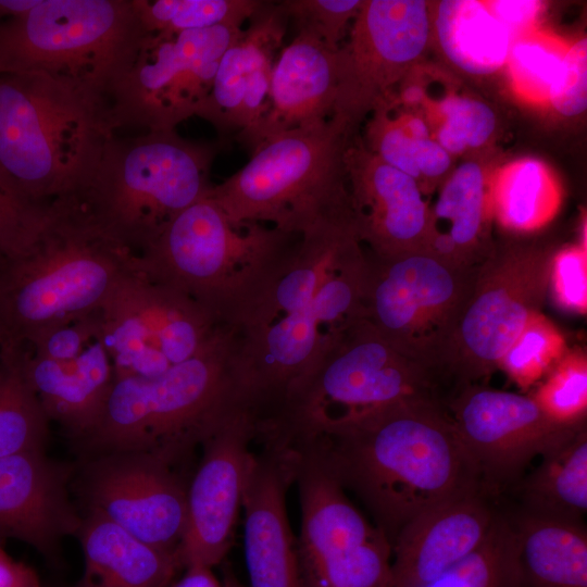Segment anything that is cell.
Masks as SVG:
<instances>
[{
    "instance_id": "1",
    "label": "cell",
    "mask_w": 587,
    "mask_h": 587,
    "mask_svg": "<svg viewBox=\"0 0 587 587\" xmlns=\"http://www.w3.org/2000/svg\"><path fill=\"white\" fill-rule=\"evenodd\" d=\"M369 252L350 220L319 223L272 255L230 302L249 402L273 411L354 322L364 317Z\"/></svg>"
},
{
    "instance_id": "2",
    "label": "cell",
    "mask_w": 587,
    "mask_h": 587,
    "mask_svg": "<svg viewBox=\"0 0 587 587\" xmlns=\"http://www.w3.org/2000/svg\"><path fill=\"white\" fill-rule=\"evenodd\" d=\"M313 452L354 492L391 542L415 516L484 490L444 402L407 401L334 435L292 446Z\"/></svg>"
},
{
    "instance_id": "3",
    "label": "cell",
    "mask_w": 587,
    "mask_h": 587,
    "mask_svg": "<svg viewBox=\"0 0 587 587\" xmlns=\"http://www.w3.org/2000/svg\"><path fill=\"white\" fill-rule=\"evenodd\" d=\"M136 260L96 225L75 193L46 203L26 242L0 255V357L101 308Z\"/></svg>"
},
{
    "instance_id": "4",
    "label": "cell",
    "mask_w": 587,
    "mask_h": 587,
    "mask_svg": "<svg viewBox=\"0 0 587 587\" xmlns=\"http://www.w3.org/2000/svg\"><path fill=\"white\" fill-rule=\"evenodd\" d=\"M114 135L105 95L40 72L0 75V168L32 203L75 193Z\"/></svg>"
},
{
    "instance_id": "5",
    "label": "cell",
    "mask_w": 587,
    "mask_h": 587,
    "mask_svg": "<svg viewBox=\"0 0 587 587\" xmlns=\"http://www.w3.org/2000/svg\"><path fill=\"white\" fill-rule=\"evenodd\" d=\"M451 395L439 372L401 352L363 317L288 390L264 424L272 438L296 446L407 401L447 405Z\"/></svg>"
},
{
    "instance_id": "6",
    "label": "cell",
    "mask_w": 587,
    "mask_h": 587,
    "mask_svg": "<svg viewBox=\"0 0 587 587\" xmlns=\"http://www.w3.org/2000/svg\"><path fill=\"white\" fill-rule=\"evenodd\" d=\"M249 404L237 340L154 378L114 379L93 428L74 447L83 458L140 450L185 466L214 426Z\"/></svg>"
},
{
    "instance_id": "7",
    "label": "cell",
    "mask_w": 587,
    "mask_h": 587,
    "mask_svg": "<svg viewBox=\"0 0 587 587\" xmlns=\"http://www.w3.org/2000/svg\"><path fill=\"white\" fill-rule=\"evenodd\" d=\"M216 152L215 145L185 139L176 129L114 135L75 195L105 235L139 255L212 187Z\"/></svg>"
},
{
    "instance_id": "8",
    "label": "cell",
    "mask_w": 587,
    "mask_h": 587,
    "mask_svg": "<svg viewBox=\"0 0 587 587\" xmlns=\"http://www.w3.org/2000/svg\"><path fill=\"white\" fill-rule=\"evenodd\" d=\"M352 138L330 120L286 132L263 142L209 193L233 222L268 224L288 234L326 221H352L345 167Z\"/></svg>"
},
{
    "instance_id": "9",
    "label": "cell",
    "mask_w": 587,
    "mask_h": 587,
    "mask_svg": "<svg viewBox=\"0 0 587 587\" xmlns=\"http://www.w3.org/2000/svg\"><path fill=\"white\" fill-rule=\"evenodd\" d=\"M143 36L132 0H38L0 22V75L40 72L107 96Z\"/></svg>"
},
{
    "instance_id": "10",
    "label": "cell",
    "mask_w": 587,
    "mask_h": 587,
    "mask_svg": "<svg viewBox=\"0 0 587 587\" xmlns=\"http://www.w3.org/2000/svg\"><path fill=\"white\" fill-rule=\"evenodd\" d=\"M114 376L154 378L236 340L213 311L139 263L101 307Z\"/></svg>"
},
{
    "instance_id": "11",
    "label": "cell",
    "mask_w": 587,
    "mask_h": 587,
    "mask_svg": "<svg viewBox=\"0 0 587 587\" xmlns=\"http://www.w3.org/2000/svg\"><path fill=\"white\" fill-rule=\"evenodd\" d=\"M292 235L266 224L233 222L208 191L137 257L146 271L223 319L260 266Z\"/></svg>"
},
{
    "instance_id": "12",
    "label": "cell",
    "mask_w": 587,
    "mask_h": 587,
    "mask_svg": "<svg viewBox=\"0 0 587 587\" xmlns=\"http://www.w3.org/2000/svg\"><path fill=\"white\" fill-rule=\"evenodd\" d=\"M516 238L495 241L477 266L474 284L444 364L458 391L489 376L527 321L549 295L550 265L558 247Z\"/></svg>"
},
{
    "instance_id": "13",
    "label": "cell",
    "mask_w": 587,
    "mask_h": 587,
    "mask_svg": "<svg viewBox=\"0 0 587 587\" xmlns=\"http://www.w3.org/2000/svg\"><path fill=\"white\" fill-rule=\"evenodd\" d=\"M369 260L364 319L448 383L445 360L477 267H458L426 250L389 258L369 253Z\"/></svg>"
},
{
    "instance_id": "14",
    "label": "cell",
    "mask_w": 587,
    "mask_h": 587,
    "mask_svg": "<svg viewBox=\"0 0 587 587\" xmlns=\"http://www.w3.org/2000/svg\"><path fill=\"white\" fill-rule=\"evenodd\" d=\"M301 509L302 587H391L392 546L311 451L288 448Z\"/></svg>"
},
{
    "instance_id": "15",
    "label": "cell",
    "mask_w": 587,
    "mask_h": 587,
    "mask_svg": "<svg viewBox=\"0 0 587 587\" xmlns=\"http://www.w3.org/2000/svg\"><path fill=\"white\" fill-rule=\"evenodd\" d=\"M243 25L224 24L175 35H145L107 98L115 130H168L196 116L222 55Z\"/></svg>"
},
{
    "instance_id": "16",
    "label": "cell",
    "mask_w": 587,
    "mask_h": 587,
    "mask_svg": "<svg viewBox=\"0 0 587 587\" xmlns=\"http://www.w3.org/2000/svg\"><path fill=\"white\" fill-rule=\"evenodd\" d=\"M346 37L336 51L330 121L354 137L432 47L429 1L363 0Z\"/></svg>"
},
{
    "instance_id": "17",
    "label": "cell",
    "mask_w": 587,
    "mask_h": 587,
    "mask_svg": "<svg viewBox=\"0 0 587 587\" xmlns=\"http://www.w3.org/2000/svg\"><path fill=\"white\" fill-rule=\"evenodd\" d=\"M183 466L149 451L83 458L75 482L85 511L107 519L158 549L177 552L187 521Z\"/></svg>"
},
{
    "instance_id": "18",
    "label": "cell",
    "mask_w": 587,
    "mask_h": 587,
    "mask_svg": "<svg viewBox=\"0 0 587 587\" xmlns=\"http://www.w3.org/2000/svg\"><path fill=\"white\" fill-rule=\"evenodd\" d=\"M10 358L73 442L93 428L115 378L100 309L45 330Z\"/></svg>"
},
{
    "instance_id": "19",
    "label": "cell",
    "mask_w": 587,
    "mask_h": 587,
    "mask_svg": "<svg viewBox=\"0 0 587 587\" xmlns=\"http://www.w3.org/2000/svg\"><path fill=\"white\" fill-rule=\"evenodd\" d=\"M258 415L242 404L205 436L187 486V521L176 555L180 569L220 564L229 550L255 453Z\"/></svg>"
},
{
    "instance_id": "20",
    "label": "cell",
    "mask_w": 587,
    "mask_h": 587,
    "mask_svg": "<svg viewBox=\"0 0 587 587\" xmlns=\"http://www.w3.org/2000/svg\"><path fill=\"white\" fill-rule=\"evenodd\" d=\"M447 409L488 495L515 485L534 458L586 426L551 421L529 395L478 384L459 389Z\"/></svg>"
},
{
    "instance_id": "21",
    "label": "cell",
    "mask_w": 587,
    "mask_h": 587,
    "mask_svg": "<svg viewBox=\"0 0 587 587\" xmlns=\"http://www.w3.org/2000/svg\"><path fill=\"white\" fill-rule=\"evenodd\" d=\"M345 167L353 226L369 253L424 250L428 204L417 182L369 151L359 135L346 149Z\"/></svg>"
},
{
    "instance_id": "22",
    "label": "cell",
    "mask_w": 587,
    "mask_h": 587,
    "mask_svg": "<svg viewBox=\"0 0 587 587\" xmlns=\"http://www.w3.org/2000/svg\"><path fill=\"white\" fill-rule=\"evenodd\" d=\"M221 58L211 90L197 112L221 143L250 132L264 113L275 61L289 25L280 1H261Z\"/></svg>"
},
{
    "instance_id": "23",
    "label": "cell",
    "mask_w": 587,
    "mask_h": 587,
    "mask_svg": "<svg viewBox=\"0 0 587 587\" xmlns=\"http://www.w3.org/2000/svg\"><path fill=\"white\" fill-rule=\"evenodd\" d=\"M74 471L45 450L0 458V539L21 540L57 561L61 540L77 536L83 522L70 497Z\"/></svg>"
},
{
    "instance_id": "24",
    "label": "cell",
    "mask_w": 587,
    "mask_h": 587,
    "mask_svg": "<svg viewBox=\"0 0 587 587\" xmlns=\"http://www.w3.org/2000/svg\"><path fill=\"white\" fill-rule=\"evenodd\" d=\"M489 496H458L409 522L392 542L391 587H424L475 551L498 514Z\"/></svg>"
},
{
    "instance_id": "25",
    "label": "cell",
    "mask_w": 587,
    "mask_h": 587,
    "mask_svg": "<svg viewBox=\"0 0 587 587\" xmlns=\"http://www.w3.org/2000/svg\"><path fill=\"white\" fill-rule=\"evenodd\" d=\"M292 483L288 452L262 444L242 500L250 587H302L296 539L286 511V490Z\"/></svg>"
},
{
    "instance_id": "26",
    "label": "cell",
    "mask_w": 587,
    "mask_h": 587,
    "mask_svg": "<svg viewBox=\"0 0 587 587\" xmlns=\"http://www.w3.org/2000/svg\"><path fill=\"white\" fill-rule=\"evenodd\" d=\"M336 90V51L311 36L295 34L275 61L264 113L236 140L251 154L280 134L322 126L333 115Z\"/></svg>"
},
{
    "instance_id": "27",
    "label": "cell",
    "mask_w": 587,
    "mask_h": 587,
    "mask_svg": "<svg viewBox=\"0 0 587 587\" xmlns=\"http://www.w3.org/2000/svg\"><path fill=\"white\" fill-rule=\"evenodd\" d=\"M490 176L483 162L469 159L453 167L428 205L426 251L463 268L477 267L495 240Z\"/></svg>"
},
{
    "instance_id": "28",
    "label": "cell",
    "mask_w": 587,
    "mask_h": 587,
    "mask_svg": "<svg viewBox=\"0 0 587 587\" xmlns=\"http://www.w3.org/2000/svg\"><path fill=\"white\" fill-rule=\"evenodd\" d=\"M76 537L85 564L71 587H168L180 569L176 553L139 540L97 511H85Z\"/></svg>"
},
{
    "instance_id": "29",
    "label": "cell",
    "mask_w": 587,
    "mask_h": 587,
    "mask_svg": "<svg viewBox=\"0 0 587 587\" xmlns=\"http://www.w3.org/2000/svg\"><path fill=\"white\" fill-rule=\"evenodd\" d=\"M523 587H587L584 522L519 509L507 514Z\"/></svg>"
},
{
    "instance_id": "30",
    "label": "cell",
    "mask_w": 587,
    "mask_h": 587,
    "mask_svg": "<svg viewBox=\"0 0 587 587\" xmlns=\"http://www.w3.org/2000/svg\"><path fill=\"white\" fill-rule=\"evenodd\" d=\"M432 46L458 73L483 78L505 67L512 34L477 0L429 1Z\"/></svg>"
},
{
    "instance_id": "31",
    "label": "cell",
    "mask_w": 587,
    "mask_h": 587,
    "mask_svg": "<svg viewBox=\"0 0 587 587\" xmlns=\"http://www.w3.org/2000/svg\"><path fill=\"white\" fill-rule=\"evenodd\" d=\"M370 115L361 137L365 148L414 178L425 196L437 189L453 170V157L434 139L424 115L390 98Z\"/></svg>"
},
{
    "instance_id": "32",
    "label": "cell",
    "mask_w": 587,
    "mask_h": 587,
    "mask_svg": "<svg viewBox=\"0 0 587 587\" xmlns=\"http://www.w3.org/2000/svg\"><path fill=\"white\" fill-rule=\"evenodd\" d=\"M521 509L584 521L587 512V426L541 455V462L515 484Z\"/></svg>"
},
{
    "instance_id": "33",
    "label": "cell",
    "mask_w": 587,
    "mask_h": 587,
    "mask_svg": "<svg viewBox=\"0 0 587 587\" xmlns=\"http://www.w3.org/2000/svg\"><path fill=\"white\" fill-rule=\"evenodd\" d=\"M492 218L513 235H529L546 226L562 200L560 186L539 160L512 161L490 176Z\"/></svg>"
},
{
    "instance_id": "34",
    "label": "cell",
    "mask_w": 587,
    "mask_h": 587,
    "mask_svg": "<svg viewBox=\"0 0 587 587\" xmlns=\"http://www.w3.org/2000/svg\"><path fill=\"white\" fill-rule=\"evenodd\" d=\"M49 424L18 361L0 357V458L45 450Z\"/></svg>"
},
{
    "instance_id": "35",
    "label": "cell",
    "mask_w": 587,
    "mask_h": 587,
    "mask_svg": "<svg viewBox=\"0 0 587 587\" xmlns=\"http://www.w3.org/2000/svg\"><path fill=\"white\" fill-rule=\"evenodd\" d=\"M262 0H132L145 35L245 25Z\"/></svg>"
},
{
    "instance_id": "36",
    "label": "cell",
    "mask_w": 587,
    "mask_h": 587,
    "mask_svg": "<svg viewBox=\"0 0 587 587\" xmlns=\"http://www.w3.org/2000/svg\"><path fill=\"white\" fill-rule=\"evenodd\" d=\"M424 587H523L507 513L498 511L485 541Z\"/></svg>"
},
{
    "instance_id": "37",
    "label": "cell",
    "mask_w": 587,
    "mask_h": 587,
    "mask_svg": "<svg viewBox=\"0 0 587 587\" xmlns=\"http://www.w3.org/2000/svg\"><path fill=\"white\" fill-rule=\"evenodd\" d=\"M434 139L458 157L487 148L496 138L498 118L483 100L457 92L427 104L423 114Z\"/></svg>"
},
{
    "instance_id": "38",
    "label": "cell",
    "mask_w": 587,
    "mask_h": 587,
    "mask_svg": "<svg viewBox=\"0 0 587 587\" xmlns=\"http://www.w3.org/2000/svg\"><path fill=\"white\" fill-rule=\"evenodd\" d=\"M567 48L560 39L534 29L516 36L505 64L513 89L525 100L548 102Z\"/></svg>"
},
{
    "instance_id": "39",
    "label": "cell",
    "mask_w": 587,
    "mask_h": 587,
    "mask_svg": "<svg viewBox=\"0 0 587 587\" xmlns=\"http://www.w3.org/2000/svg\"><path fill=\"white\" fill-rule=\"evenodd\" d=\"M569 347L565 336L542 312L535 313L498 364L520 388L541 380L561 360Z\"/></svg>"
},
{
    "instance_id": "40",
    "label": "cell",
    "mask_w": 587,
    "mask_h": 587,
    "mask_svg": "<svg viewBox=\"0 0 587 587\" xmlns=\"http://www.w3.org/2000/svg\"><path fill=\"white\" fill-rule=\"evenodd\" d=\"M529 396L551 421L560 425L586 423V351L579 347L569 348Z\"/></svg>"
},
{
    "instance_id": "41",
    "label": "cell",
    "mask_w": 587,
    "mask_h": 587,
    "mask_svg": "<svg viewBox=\"0 0 587 587\" xmlns=\"http://www.w3.org/2000/svg\"><path fill=\"white\" fill-rule=\"evenodd\" d=\"M296 34L311 36L337 51L344 42L363 0L280 1Z\"/></svg>"
},
{
    "instance_id": "42",
    "label": "cell",
    "mask_w": 587,
    "mask_h": 587,
    "mask_svg": "<svg viewBox=\"0 0 587 587\" xmlns=\"http://www.w3.org/2000/svg\"><path fill=\"white\" fill-rule=\"evenodd\" d=\"M549 295L565 312H587V247L578 242L558 247L549 274Z\"/></svg>"
},
{
    "instance_id": "43",
    "label": "cell",
    "mask_w": 587,
    "mask_h": 587,
    "mask_svg": "<svg viewBox=\"0 0 587 587\" xmlns=\"http://www.w3.org/2000/svg\"><path fill=\"white\" fill-rule=\"evenodd\" d=\"M586 52L585 38L569 45L561 68L550 88L548 103L562 116L576 117L586 110Z\"/></svg>"
},
{
    "instance_id": "44",
    "label": "cell",
    "mask_w": 587,
    "mask_h": 587,
    "mask_svg": "<svg viewBox=\"0 0 587 587\" xmlns=\"http://www.w3.org/2000/svg\"><path fill=\"white\" fill-rule=\"evenodd\" d=\"M45 204L28 201L0 168V255L13 252L26 242Z\"/></svg>"
},
{
    "instance_id": "45",
    "label": "cell",
    "mask_w": 587,
    "mask_h": 587,
    "mask_svg": "<svg viewBox=\"0 0 587 587\" xmlns=\"http://www.w3.org/2000/svg\"><path fill=\"white\" fill-rule=\"evenodd\" d=\"M486 4L514 38L533 29L542 8L541 2L529 0H494Z\"/></svg>"
},
{
    "instance_id": "46",
    "label": "cell",
    "mask_w": 587,
    "mask_h": 587,
    "mask_svg": "<svg viewBox=\"0 0 587 587\" xmlns=\"http://www.w3.org/2000/svg\"><path fill=\"white\" fill-rule=\"evenodd\" d=\"M0 587H41L37 572L11 558L0 544Z\"/></svg>"
},
{
    "instance_id": "47",
    "label": "cell",
    "mask_w": 587,
    "mask_h": 587,
    "mask_svg": "<svg viewBox=\"0 0 587 587\" xmlns=\"http://www.w3.org/2000/svg\"><path fill=\"white\" fill-rule=\"evenodd\" d=\"M184 576L172 587H222V583L205 566H190L185 569Z\"/></svg>"
},
{
    "instance_id": "48",
    "label": "cell",
    "mask_w": 587,
    "mask_h": 587,
    "mask_svg": "<svg viewBox=\"0 0 587 587\" xmlns=\"http://www.w3.org/2000/svg\"><path fill=\"white\" fill-rule=\"evenodd\" d=\"M37 2L38 0H0V22L26 13Z\"/></svg>"
},
{
    "instance_id": "49",
    "label": "cell",
    "mask_w": 587,
    "mask_h": 587,
    "mask_svg": "<svg viewBox=\"0 0 587 587\" xmlns=\"http://www.w3.org/2000/svg\"><path fill=\"white\" fill-rule=\"evenodd\" d=\"M222 587H246L239 583L232 572H226Z\"/></svg>"
}]
</instances>
